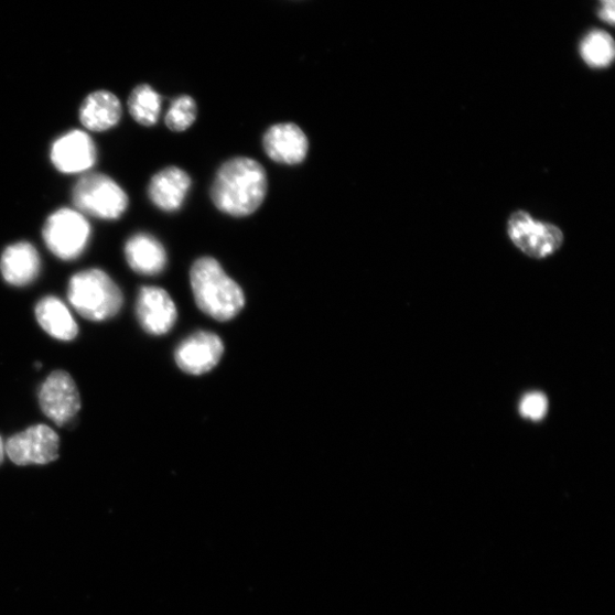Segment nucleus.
<instances>
[{
    "mask_svg": "<svg viewBox=\"0 0 615 615\" xmlns=\"http://www.w3.org/2000/svg\"><path fill=\"white\" fill-rule=\"evenodd\" d=\"M602 8L598 17L605 23L613 25L615 21V0H600Z\"/></svg>",
    "mask_w": 615,
    "mask_h": 615,
    "instance_id": "22",
    "label": "nucleus"
},
{
    "mask_svg": "<svg viewBox=\"0 0 615 615\" xmlns=\"http://www.w3.org/2000/svg\"><path fill=\"white\" fill-rule=\"evenodd\" d=\"M196 117V101L188 95H182L171 102L165 116V125L171 131L183 132L192 127Z\"/></svg>",
    "mask_w": 615,
    "mask_h": 615,
    "instance_id": "20",
    "label": "nucleus"
},
{
    "mask_svg": "<svg viewBox=\"0 0 615 615\" xmlns=\"http://www.w3.org/2000/svg\"><path fill=\"white\" fill-rule=\"evenodd\" d=\"M68 300L86 320L102 322L115 317L121 310L123 295L119 287L99 269L84 270L68 283Z\"/></svg>",
    "mask_w": 615,
    "mask_h": 615,
    "instance_id": "3",
    "label": "nucleus"
},
{
    "mask_svg": "<svg viewBox=\"0 0 615 615\" xmlns=\"http://www.w3.org/2000/svg\"><path fill=\"white\" fill-rule=\"evenodd\" d=\"M507 234L512 245L533 259L549 258L564 244V234L560 227L538 222L524 211L509 217Z\"/></svg>",
    "mask_w": 615,
    "mask_h": 615,
    "instance_id": "5",
    "label": "nucleus"
},
{
    "mask_svg": "<svg viewBox=\"0 0 615 615\" xmlns=\"http://www.w3.org/2000/svg\"><path fill=\"white\" fill-rule=\"evenodd\" d=\"M125 255L130 268L141 276L155 277L168 263L164 247L158 238L141 233L131 236L125 247Z\"/></svg>",
    "mask_w": 615,
    "mask_h": 615,
    "instance_id": "15",
    "label": "nucleus"
},
{
    "mask_svg": "<svg viewBox=\"0 0 615 615\" xmlns=\"http://www.w3.org/2000/svg\"><path fill=\"white\" fill-rule=\"evenodd\" d=\"M47 248L62 260H74L86 249L90 226L83 214L73 209H60L52 214L43 228Z\"/></svg>",
    "mask_w": 615,
    "mask_h": 615,
    "instance_id": "6",
    "label": "nucleus"
},
{
    "mask_svg": "<svg viewBox=\"0 0 615 615\" xmlns=\"http://www.w3.org/2000/svg\"><path fill=\"white\" fill-rule=\"evenodd\" d=\"M190 281L199 310L219 322H228L242 312L245 292L227 276L219 261L213 257H201L194 261Z\"/></svg>",
    "mask_w": 615,
    "mask_h": 615,
    "instance_id": "2",
    "label": "nucleus"
},
{
    "mask_svg": "<svg viewBox=\"0 0 615 615\" xmlns=\"http://www.w3.org/2000/svg\"><path fill=\"white\" fill-rule=\"evenodd\" d=\"M96 147L90 136L82 130L64 133L52 147L51 160L63 174H82L94 166Z\"/></svg>",
    "mask_w": 615,
    "mask_h": 615,
    "instance_id": "9",
    "label": "nucleus"
},
{
    "mask_svg": "<svg viewBox=\"0 0 615 615\" xmlns=\"http://www.w3.org/2000/svg\"><path fill=\"white\" fill-rule=\"evenodd\" d=\"M262 147L273 162L295 165L305 160L310 141L298 125L284 122L273 125L265 132Z\"/></svg>",
    "mask_w": 615,
    "mask_h": 615,
    "instance_id": "12",
    "label": "nucleus"
},
{
    "mask_svg": "<svg viewBox=\"0 0 615 615\" xmlns=\"http://www.w3.org/2000/svg\"><path fill=\"white\" fill-rule=\"evenodd\" d=\"M128 109L137 123L154 126L161 115L162 97L149 85L137 86L129 96Z\"/></svg>",
    "mask_w": 615,
    "mask_h": 615,
    "instance_id": "18",
    "label": "nucleus"
},
{
    "mask_svg": "<svg viewBox=\"0 0 615 615\" xmlns=\"http://www.w3.org/2000/svg\"><path fill=\"white\" fill-rule=\"evenodd\" d=\"M60 438L44 424L29 428L13 435L6 444V453L20 466L44 465L58 458Z\"/></svg>",
    "mask_w": 615,
    "mask_h": 615,
    "instance_id": "7",
    "label": "nucleus"
},
{
    "mask_svg": "<svg viewBox=\"0 0 615 615\" xmlns=\"http://www.w3.org/2000/svg\"><path fill=\"white\" fill-rule=\"evenodd\" d=\"M80 121L90 131H106L118 125L122 108L119 98L107 90H98L86 97L80 108Z\"/></svg>",
    "mask_w": 615,
    "mask_h": 615,
    "instance_id": "16",
    "label": "nucleus"
},
{
    "mask_svg": "<svg viewBox=\"0 0 615 615\" xmlns=\"http://www.w3.org/2000/svg\"><path fill=\"white\" fill-rule=\"evenodd\" d=\"M580 55L593 68H605L615 56L614 41L604 30H592L580 43Z\"/></svg>",
    "mask_w": 615,
    "mask_h": 615,
    "instance_id": "19",
    "label": "nucleus"
},
{
    "mask_svg": "<svg viewBox=\"0 0 615 615\" xmlns=\"http://www.w3.org/2000/svg\"><path fill=\"white\" fill-rule=\"evenodd\" d=\"M42 268L36 248L20 242L6 249L0 258V271L4 280L14 287H25L36 280Z\"/></svg>",
    "mask_w": 615,
    "mask_h": 615,
    "instance_id": "14",
    "label": "nucleus"
},
{
    "mask_svg": "<svg viewBox=\"0 0 615 615\" xmlns=\"http://www.w3.org/2000/svg\"><path fill=\"white\" fill-rule=\"evenodd\" d=\"M136 314L145 332L163 335L173 328L179 313L169 293L155 287H147L140 291L137 299Z\"/></svg>",
    "mask_w": 615,
    "mask_h": 615,
    "instance_id": "11",
    "label": "nucleus"
},
{
    "mask_svg": "<svg viewBox=\"0 0 615 615\" xmlns=\"http://www.w3.org/2000/svg\"><path fill=\"white\" fill-rule=\"evenodd\" d=\"M42 366H43V365H42L41 363H37V364H36V367H37V368H41Z\"/></svg>",
    "mask_w": 615,
    "mask_h": 615,
    "instance_id": "24",
    "label": "nucleus"
},
{
    "mask_svg": "<svg viewBox=\"0 0 615 615\" xmlns=\"http://www.w3.org/2000/svg\"><path fill=\"white\" fill-rule=\"evenodd\" d=\"M73 198L82 213L107 220L120 218L129 204L121 186L102 174L83 176L74 188Z\"/></svg>",
    "mask_w": 615,
    "mask_h": 615,
    "instance_id": "4",
    "label": "nucleus"
},
{
    "mask_svg": "<svg viewBox=\"0 0 615 615\" xmlns=\"http://www.w3.org/2000/svg\"><path fill=\"white\" fill-rule=\"evenodd\" d=\"M268 192L265 168L255 159L236 157L220 165L211 188L215 207L223 214L242 218L255 214Z\"/></svg>",
    "mask_w": 615,
    "mask_h": 615,
    "instance_id": "1",
    "label": "nucleus"
},
{
    "mask_svg": "<svg viewBox=\"0 0 615 615\" xmlns=\"http://www.w3.org/2000/svg\"><path fill=\"white\" fill-rule=\"evenodd\" d=\"M192 179L179 166H168L155 174L149 185V196L164 213L179 212L191 191Z\"/></svg>",
    "mask_w": 615,
    "mask_h": 615,
    "instance_id": "13",
    "label": "nucleus"
},
{
    "mask_svg": "<svg viewBox=\"0 0 615 615\" xmlns=\"http://www.w3.org/2000/svg\"><path fill=\"white\" fill-rule=\"evenodd\" d=\"M224 355L222 338L211 332H197L182 342L175 353L179 367L191 375L214 369Z\"/></svg>",
    "mask_w": 615,
    "mask_h": 615,
    "instance_id": "10",
    "label": "nucleus"
},
{
    "mask_svg": "<svg viewBox=\"0 0 615 615\" xmlns=\"http://www.w3.org/2000/svg\"><path fill=\"white\" fill-rule=\"evenodd\" d=\"M36 317L44 331L57 339L72 341L78 335L79 327L75 319L55 296H46L39 302Z\"/></svg>",
    "mask_w": 615,
    "mask_h": 615,
    "instance_id": "17",
    "label": "nucleus"
},
{
    "mask_svg": "<svg viewBox=\"0 0 615 615\" xmlns=\"http://www.w3.org/2000/svg\"><path fill=\"white\" fill-rule=\"evenodd\" d=\"M40 402L44 414L58 427L71 423L82 408L78 388L72 376L53 371L41 388Z\"/></svg>",
    "mask_w": 615,
    "mask_h": 615,
    "instance_id": "8",
    "label": "nucleus"
},
{
    "mask_svg": "<svg viewBox=\"0 0 615 615\" xmlns=\"http://www.w3.org/2000/svg\"><path fill=\"white\" fill-rule=\"evenodd\" d=\"M4 456H6V443L2 436H0V463L4 461Z\"/></svg>",
    "mask_w": 615,
    "mask_h": 615,
    "instance_id": "23",
    "label": "nucleus"
},
{
    "mask_svg": "<svg viewBox=\"0 0 615 615\" xmlns=\"http://www.w3.org/2000/svg\"><path fill=\"white\" fill-rule=\"evenodd\" d=\"M549 409V400L540 392H531L524 397L520 402V413L531 421H540Z\"/></svg>",
    "mask_w": 615,
    "mask_h": 615,
    "instance_id": "21",
    "label": "nucleus"
}]
</instances>
